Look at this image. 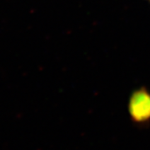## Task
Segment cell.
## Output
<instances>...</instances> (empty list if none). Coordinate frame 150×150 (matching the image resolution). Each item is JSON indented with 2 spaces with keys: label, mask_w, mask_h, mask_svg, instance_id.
Instances as JSON below:
<instances>
[{
  "label": "cell",
  "mask_w": 150,
  "mask_h": 150,
  "mask_svg": "<svg viewBox=\"0 0 150 150\" xmlns=\"http://www.w3.org/2000/svg\"><path fill=\"white\" fill-rule=\"evenodd\" d=\"M131 119L137 123H144L150 120V93L145 88L136 89L131 94L129 102Z\"/></svg>",
  "instance_id": "1"
},
{
  "label": "cell",
  "mask_w": 150,
  "mask_h": 150,
  "mask_svg": "<svg viewBox=\"0 0 150 150\" xmlns=\"http://www.w3.org/2000/svg\"><path fill=\"white\" fill-rule=\"evenodd\" d=\"M149 1H150V0H149Z\"/></svg>",
  "instance_id": "2"
}]
</instances>
